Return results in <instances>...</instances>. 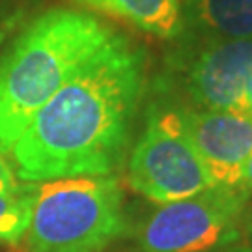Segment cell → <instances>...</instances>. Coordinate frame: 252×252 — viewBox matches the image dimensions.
<instances>
[{
    "mask_svg": "<svg viewBox=\"0 0 252 252\" xmlns=\"http://www.w3.org/2000/svg\"><path fill=\"white\" fill-rule=\"evenodd\" d=\"M148 86V56L114 34L37 112L8 152L15 178L45 183L112 176L131 142Z\"/></svg>",
    "mask_w": 252,
    "mask_h": 252,
    "instance_id": "cell-1",
    "label": "cell"
},
{
    "mask_svg": "<svg viewBox=\"0 0 252 252\" xmlns=\"http://www.w3.org/2000/svg\"><path fill=\"white\" fill-rule=\"evenodd\" d=\"M114 34L88 13L56 8L13 39L0 54V155L11 150L47 101Z\"/></svg>",
    "mask_w": 252,
    "mask_h": 252,
    "instance_id": "cell-2",
    "label": "cell"
},
{
    "mask_svg": "<svg viewBox=\"0 0 252 252\" xmlns=\"http://www.w3.org/2000/svg\"><path fill=\"white\" fill-rule=\"evenodd\" d=\"M126 230V200L114 176L65 178L37 185L27 245L30 252H105Z\"/></svg>",
    "mask_w": 252,
    "mask_h": 252,
    "instance_id": "cell-3",
    "label": "cell"
},
{
    "mask_svg": "<svg viewBox=\"0 0 252 252\" xmlns=\"http://www.w3.org/2000/svg\"><path fill=\"white\" fill-rule=\"evenodd\" d=\"M252 88V39L192 36L168 58L157 101L196 108L239 112Z\"/></svg>",
    "mask_w": 252,
    "mask_h": 252,
    "instance_id": "cell-4",
    "label": "cell"
},
{
    "mask_svg": "<svg viewBox=\"0 0 252 252\" xmlns=\"http://www.w3.org/2000/svg\"><path fill=\"white\" fill-rule=\"evenodd\" d=\"M251 192L213 185L190 198L161 204L138 234L142 252H213L239 239Z\"/></svg>",
    "mask_w": 252,
    "mask_h": 252,
    "instance_id": "cell-5",
    "label": "cell"
},
{
    "mask_svg": "<svg viewBox=\"0 0 252 252\" xmlns=\"http://www.w3.org/2000/svg\"><path fill=\"white\" fill-rule=\"evenodd\" d=\"M127 181L155 204L190 198L215 185L170 110L157 101L150 105L144 131L133 148Z\"/></svg>",
    "mask_w": 252,
    "mask_h": 252,
    "instance_id": "cell-6",
    "label": "cell"
},
{
    "mask_svg": "<svg viewBox=\"0 0 252 252\" xmlns=\"http://www.w3.org/2000/svg\"><path fill=\"white\" fill-rule=\"evenodd\" d=\"M198 153L215 185L239 187L247 157L252 153V118L234 110H196L157 101Z\"/></svg>",
    "mask_w": 252,
    "mask_h": 252,
    "instance_id": "cell-7",
    "label": "cell"
},
{
    "mask_svg": "<svg viewBox=\"0 0 252 252\" xmlns=\"http://www.w3.org/2000/svg\"><path fill=\"white\" fill-rule=\"evenodd\" d=\"M84 8L126 21L161 39H176L185 32L183 0H77Z\"/></svg>",
    "mask_w": 252,
    "mask_h": 252,
    "instance_id": "cell-8",
    "label": "cell"
},
{
    "mask_svg": "<svg viewBox=\"0 0 252 252\" xmlns=\"http://www.w3.org/2000/svg\"><path fill=\"white\" fill-rule=\"evenodd\" d=\"M183 23L194 36L252 39V0H183Z\"/></svg>",
    "mask_w": 252,
    "mask_h": 252,
    "instance_id": "cell-9",
    "label": "cell"
},
{
    "mask_svg": "<svg viewBox=\"0 0 252 252\" xmlns=\"http://www.w3.org/2000/svg\"><path fill=\"white\" fill-rule=\"evenodd\" d=\"M37 183H17L0 192V243L17 245L28 232L36 204Z\"/></svg>",
    "mask_w": 252,
    "mask_h": 252,
    "instance_id": "cell-10",
    "label": "cell"
},
{
    "mask_svg": "<svg viewBox=\"0 0 252 252\" xmlns=\"http://www.w3.org/2000/svg\"><path fill=\"white\" fill-rule=\"evenodd\" d=\"M239 187H243L245 190L252 192V153L247 157V161H245V164H243V172H241Z\"/></svg>",
    "mask_w": 252,
    "mask_h": 252,
    "instance_id": "cell-11",
    "label": "cell"
},
{
    "mask_svg": "<svg viewBox=\"0 0 252 252\" xmlns=\"http://www.w3.org/2000/svg\"><path fill=\"white\" fill-rule=\"evenodd\" d=\"M15 25V15L11 13H0V47L4 43V39L8 36V32Z\"/></svg>",
    "mask_w": 252,
    "mask_h": 252,
    "instance_id": "cell-12",
    "label": "cell"
},
{
    "mask_svg": "<svg viewBox=\"0 0 252 252\" xmlns=\"http://www.w3.org/2000/svg\"><path fill=\"white\" fill-rule=\"evenodd\" d=\"M243 228H245V235L249 239V243L252 247V209L243 217Z\"/></svg>",
    "mask_w": 252,
    "mask_h": 252,
    "instance_id": "cell-13",
    "label": "cell"
},
{
    "mask_svg": "<svg viewBox=\"0 0 252 252\" xmlns=\"http://www.w3.org/2000/svg\"><path fill=\"white\" fill-rule=\"evenodd\" d=\"M239 112H243V114L252 118V88H251V92L247 94V97H245V101H243V107H241Z\"/></svg>",
    "mask_w": 252,
    "mask_h": 252,
    "instance_id": "cell-14",
    "label": "cell"
},
{
    "mask_svg": "<svg viewBox=\"0 0 252 252\" xmlns=\"http://www.w3.org/2000/svg\"><path fill=\"white\" fill-rule=\"evenodd\" d=\"M219 252H252V247H243V245H232V247H226Z\"/></svg>",
    "mask_w": 252,
    "mask_h": 252,
    "instance_id": "cell-15",
    "label": "cell"
}]
</instances>
